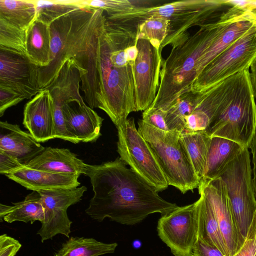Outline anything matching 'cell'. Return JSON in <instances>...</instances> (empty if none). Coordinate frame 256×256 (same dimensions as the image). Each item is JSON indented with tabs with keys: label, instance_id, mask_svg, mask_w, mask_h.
<instances>
[{
	"label": "cell",
	"instance_id": "6da1fadb",
	"mask_svg": "<svg viewBox=\"0 0 256 256\" xmlns=\"http://www.w3.org/2000/svg\"><path fill=\"white\" fill-rule=\"evenodd\" d=\"M106 21L104 10L82 6L50 24V64L38 67L40 90L50 85L66 62L72 58L84 74L80 86L84 100L92 108H97L99 46Z\"/></svg>",
	"mask_w": 256,
	"mask_h": 256
},
{
	"label": "cell",
	"instance_id": "7a4b0ae2",
	"mask_svg": "<svg viewBox=\"0 0 256 256\" xmlns=\"http://www.w3.org/2000/svg\"><path fill=\"white\" fill-rule=\"evenodd\" d=\"M94 196L86 214L98 222L109 218L122 224L134 225L148 215L168 214L178 207L160 197L120 159L98 165L88 164Z\"/></svg>",
	"mask_w": 256,
	"mask_h": 256
},
{
	"label": "cell",
	"instance_id": "3957f363",
	"mask_svg": "<svg viewBox=\"0 0 256 256\" xmlns=\"http://www.w3.org/2000/svg\"><path fill=\"white\" fill-rule=\"evenodd\" d=\"M138 40L136 28L106 20L100 42L97 108L104 111L116 127L136 112L133 68Z\"/></svg>",
	"mask_w": 256,
	"mask_h": 256
},
{
	"label": "cell",
	"instance_id": "277c9868",
	"mask_svg": "<svg viewBox=\"0 0 256 256\" xmlns=\"http://www.w3.org/2000/svg\"><path fill=\"white\" fill-rule=\"evenodd\" d=\"M228 22L206 23L184 42L172 48L162 60L160 85L150 108L167 109L182 94L192 90L201 57Z\"/></svg>",
	"mask_w": 256,
	"mask_h": 256
},
{
	"label": "cell",
	"instance_id": "5b68a950",
	"mask_svg": "<svg viewBox=\"0 0 256 256\" xmlns=\"http://www.w3.org/2000/svg\"><path fill=\"white\" fill-rule=\"evenodd\" d=\"M226 6V0H183L160 6L136 7L127 13L106 15V18L113 24L133 28L149 18L168 20V32L160 46L162 52L166 46L170 45L173 48L184 42L190 36L188 32L190 28L206 24L216 12Z\"/></svg>",
	"mask_w": 256,
	"mask_h": 256
},
{
	"label": "cell",
	"instance_id": "8992f818",
	"mask_svg": "<svg viewBox=\"0 0 256 256\" xmlns=\"http://www.w3.org/2000/svg\"><path fill=\"white\" fill-rule=\"evenodd\" d=\"M256 130V104L249 69L231 76L216 116L207 132L250 148Z\"/></svg>",
	"mask_w": 256,
	"mask_h": 256
},
{
	"label": "cell",
	"instance_id": "52a82bcc",
	"mask_svg": "<svg viewBox=\"0 0 256 256\" xmlns=\"http://www.w3.org/2000/svg\"><path fill=\"white\" fill-rule=\"evenodd\" d=\"M138 126V132L152 151L168 186L183 194L198 188L200 180L180 140L182 132L176 130L164 131L142 119Z\"/></svg>",
	"mask_w": 256,
	"mask_h": 256
},
{
	"label": "cell",
	"instance_id": "ba28073f",
	"mask_svg": "<svg viewBox=\"0 0 256 256\" xmlns=\"http://www.w3.org/2000/svg\"><path fill=\"white\" fill-rule=\"evenodd\" d=\"M248 148H244L220 176L225 184L240 247L256 212V198Z\"/></svg>",
	"mask_w": 256,
	"mask_h": 256
},
{
	"label": "cell",
	"instance_id": "9c48e42d",
	"mask_svg": "<svg viewBox=\"0 0 256 256\" xmlns=\"http://www.w3.org/2000/svg\"><path fill=\"white\" fill-rule=\"evenodd\" d=\"M117 151L120 159L158 192L165 190L168 183L148 144L136 129L131 118L116 127Z\"/></svg>",
	"mask_w": 256,
	"mask_h": 256
},
{
	"label": "cell",
	"instance_id": "30bf717a",
	"mask_svg": "<svg viewBox=\"0 0 256 256\" xmlns=\"http://www.w3.org/2000/svg\"><path fill=\"white\" fill-rule=\"evenodd\" d=\"M256 56V26L228 47L199 74L192 90L203 92L246 69Z\"/></svg>",
	"mask_w": 256,
	"mask_h": 256
},
{
	"label": "cell",
	"instance_id": "8fae6325",
	"mask_svg": "<svg viewBox=\"0 0 256 256\" xmlns=\"http://www.w3.org/2000/svg\"><path fill=\"white\" fill-rule=\"evenodd\" d=\"M156 228L159 238L173 255L192 256L198 238L197 200L162 215Z\"/></svg>",
	"mask_w": 256,
	"mask_h": 256
},
{
	"label": "cell",
	"instance_id": "7c38bea8",
	"mask_svg": "<svg viewBox=\"0 0 256 256\" xmlns=\"http://www.w3.org/2000/svg\"><path fill=\"white\" fill-rule=\"evenodd\" d=\"M86 190V186H82L38 192L44 213V220L37 232L42 242L59 234L69 238L72 222L68 218L67 210L81 200Z\"/></svg>",
	"mask_w": 256,
	"mask_h": 256
},
{
	"label": "cell",
	"instance_id": "4fadbf2b",
	"mask_svg": "<svg viewBox=\"0 0 256 256\" xmlns=\"http://www.w3.org/2000/svg\"><path fill=\"white\" fill-rule=\"evenodd\" d=\"M138 53L134 64L136 112L148 108L156 98L160 85L162 52L144 39H138Z\"/></svg>",
	"mask_w": 256,
	"mask_h": 256
},
{
	"label": "cell",
	"instance_id": "5bb4252c",
	"mask_svg": "<svg viewBox=\"0 0 256 256\" xmlns=\"http://www.w3.org/2000/svg\"><path fill=\"white\" fill-rule=\"evenodd\" d=\"M0 88L34 98L41 91L38 67L26 54L0 46Z\"/></svg>",
	"mask_w": 256,
	"mask_h": 256
},
{
	"label": "cell",
	"instance_id": "9a60e30c",
	"mask_svg": "<svg viewBox=\"0 0 256 256\" xmlns=\"http://www.w3.org/2000/svg\"><path fill=\"white\" fill-rule=\"evenodd\" d=\"M84 76L75 60L70 58L63 64L54 81L45 88L49 91L53 102L56 138L67 141L70 139L65 124L62 106L71 100L84 101L80 92Z\"/></svg>",
	"mask_w": 256,
	"mask_h": 256
},
{
	"label": "cell",
	"instance_id": "2e32d148",
	"mask_svg": "<svg viewBox=\"0 0 256 256\" xmlns=\"http://www.w3.org/2000/svg\"><path fill=\"white\" fill-rule=\"evenodd\" d=\"M198 189L206 197L213 208L228 256H233L240 247L224 183L220 177L202 180Z\"/></svg>",
	"mask_w": 256,
	"mask_h": 256
},
{
	"label": "cell",
	"instance_id": "e0dca14e",
	"mask_svg": "<svg viewBox=\"0 0 256 256\" xmlns=\"http://www.w3.org/2000/svg\"><path fill=\"white\" fill-rule=\"evenodd\" d=\"M62 113L67 131L75 144L94 142L100 136L104 118L84 101L66 102Z\"/></svg>",
	"mask_w": 256,
	"mask_h": 256
},
{
	"label": "cell",
	"instance_id": "ac0fdd59",
	"mask_svg": "<svg viewBox=\"0 0 256 256\" xmlns=\"http://www.w3.org/2000/svg\"><path fill=\"white\" fill-rule=\"evenodd\" d=\"M22 124L38 142L56 138L53 102L47 89L26 104Z\"/></svg>",
	"mask_w": 256,
	"mask_h": 256
},
{
	"label": "cell",
	"instance_id": "d6986e66",
	"mask_svg": "<svg viewBox=\"0 0 256 256\" xmlns=\"http://www.w3.org/2000/svg\"><path fill=\"white\" fill-rule=\"evenodd\" d=\"M45 148L18 124L0 122V149L26 165Z\"/></svg>",
	"mask_w": 256,
	"mask_h": 256
},
{
	"label": "cell",
	"instance_id": "ffe728a7",
	"mask_svg": "<svg viewBox=\"0 0 256 256\" xmlns=\"http://www.w3.org/2000/svg\"><path fill=\"white\" fill-rule=\"evenodd\" d=\"M80 176L54 173L31 168L24 165L6 177L28 190L39 192L56 188L78 187Z\"/></svg>",
	"mask_w": 256,
	"mask_h": 256
},
{
	"label": "cell",
	"instance_id": "44dd1931",
	"mask_svg": "<svg viewBox=\"0 0 256 256\" xmlns=\"http://www.w3.org/2000/svg\"><path fill=\"white\" fill-rule=\"evenodd\" d=\"M230 76L203 91L202 98L192 112L184 119V130L207 131L216 116L229 84Z\"/></svg>",
	"mask_w": 256,
	"mask_h": 256
},
{
	"label": "cell",
	"instance_id": "7402d4cb",
	"mask_svg": "<svg viewBox=\"0 0 256 256\" xmlns=\"http://www.w3.org/2000/svg\"><path fill=\"white\" fill-rule=\"evenodd\" d=\"M88 165L68 149L47 147L26 166L54 173L80 176L86 174Z\"/></svg>",
	"mask_w": 256,
	"mask_h": 256
},
{
	"label": "cell",
	"instance_id": "603a6c76",
	"mask_svg": "<svg viewBox=\"0 0 256 256\" xmlns=\"http://www.w3.org/2000/svg\"><path fill=\"white\" fill-rule=\"evenodd\" d=\"M255 26L256 18L250 12L228 21L201 57L197 76L214 58Z\"/></svg>",
	"mask_w": 256,
	"mask_h": 256
},
{
	"label": "cell",
	"instance_id": "cb8c5ba5",
	"mask_svg": "<svg viewBox=\"0 0 256 256\" xmlns=\"http://www.w3.org/2000/svg\"><path fill=\"white\" fill-rule=\"evenodd\" d=\"M244 148L232 140L212 136L206 171L200 181L210 180L219 178L228 164Z\"/></svg>",
	"mask_w": 256,
	"mask_h": 256
},
{
	"label": "cell",
	"instance_id": "d4e9b609",
	"mask_svg": "<svg viewBox=\"0 0 256 256\" xmlns=\"http://www.w3.org/2000/svg\"><path fill=\"white\" fill-rule=\"evenodd\" d=\"M44 218V207L40 194L36 191L27 195L22 201L12 203V206L0 204V220L8 223L19 221L30 222L36 221L42 223Z\"/></svg>",
	"mask_w": 256,
	"mask_h": 256
},
{
	"label": "cell",
	"instance_id": "484cf974",
	"mask_svg": "<svg viewBox=\"0 0 256 256\" xmlns=\"http://www.w3.org/2000/svg\"><path fill=\"white\" fill-rule=\"evenodd\" d=\"M200 195L197 200L198 206V238L220 250L228 256L220 228L213 208L204 194Z\"/></svg>",
	"mask_w": 256,
	"mask_h": 256
},
{
	"label": "cell",
	"instance_id": "4316f807",
	"mask_svg": "<svg viewBox=\"0 0 256 256\" xmlns=\"http://www.w3.org/2000/svg\"><path fill=\"white\" fill-rule=\"evenodd\" d=\"M50 26L36 19L27 32L26 56L38 67H46L50 64Z\"/></svg>",
	"mask_w": 256,
	"mask_h": 256
},
{
	"label": "cell",
	"instance_id": "83f0119b",
	"mask_svg": "<svg viewBox=\"0 0 256 256\" xmlns=\"http://www.w3.org/2000/svg\"><path fill=\"white\" fill-rule=\"evenodd\" d=\"M212 136L206 131L183 130L180 140L200 181L204 174Z\"/></svg>",
	"mask_w": 256,
	"mask_h": 256
},
{
	"label": "cell",
	"instance_id": "f1b7e54d",
	"mask_svg": "<svg viewBox=\"0 0 256 256\" xmlns=\"http://www.w3.org/2000/svg\"><path fill=\"white\" fill-rule=\"evenodd\" d=\"M36 18L34 0H0V20L10 26L28 32Z\"/></svg>",
	"mask_w": 256,
	"mask_h": 256
},
{
	"label": "cell",
	"instance_id": "f546056e",
	"mask_svg": "<svg viewBox=\"0 0 256 256\" xmlns=\"http://www.w3.org/2000/svg\"><path fill=\"white\" fill-rule=\"evenodd\" d=\"M116 242L104 243L93 238L71 237L54 256H100L114 253Z\"/></svg>",
	"mask_w": 256,
	"mask_h": 256
},
{
	"label": "cell",
	"instance_id": "4dcf8cb0",
	"mask_svg": "<svg viewBox=\"0 0 256 256\" xmlns=\"http://www.w3.org/2000/svg\"><path fill=\"white\" fill-rule=\"evenodd\" d=\"M202 95V92L189 90L182 94L166 111V122L170 130H184L185 118L190 115Z\"/></svg>",
	"mask_w": 256,
	"mask_h": 256
},
{
	"label": "cell",
	"instance_id": "1f68e13d",
	"mask_svg": "<svg viewBox=\"0 0 256 256\" xmlns=\"http://www.w3.org/2000/svg\"><path fill=\"white\" fill-rule=\"evenodd\" d=\"M36 19L48 25L62 16L82 6L80 0H34Z\"/></svg>",
	"mask_w": 256,
	"mask_h": 256
},
{
	"label": "cell",
	"instance_id": "d6a6232c",
	"mask_svg": "<svg viewBox=\"0 0 256 256\" xmlns=\"http://www.w3.org/2000/svg\"><path fill=\"white\" fill-rule=\"evenodd\" d=\"M170 22L162 18H149L136 27L138 39H144L160 48L168 36Z\"/></svg>",
	"mask_w": 256,
	"mask_h": 256
},
{
	"label": "cell",
	"instance_id": "836d02e7",
	"mask_svg": "<svg viewBox=\"0 0 256 256\" xmlns=\"http://www.w3.org/2000/svg\"><path fill=\"white\" fill-rule=\"evenodd\" d=\"M80 4L84 6L102 8L106 16L126 14L136 7L132 0H80Z\"/></svg>",
	"mask_w": 256,
	"mask_h": 256
},
{
	"label": "cell",
	"instance_id": "e575fe53",
	"mask_svg": "<svg viewBox=\"0 0 256 256\" xmlns=\"http://www.w3.org/2000/svg\"><path fill=\"white\" fill-rule=\"evenodd\" d=\"M233 256H256V212L243 244Z\"/></svg>",
	"mask_w": 256,
	"mask_h": 256
},
{
	"label": "cell",
	"instance_id": "d590c367",
	"mask_svg": "<svg viewBox=\"0 0 256 256\" xmlns=\"http://www.w3.org/2000/svg\"><path fill=\"white\" fill-rule=\"evenodd\" d=\"M142 120L160 130H170L166 122V111L163 110L149 108L143 112Z\"/></svg>",
	"mask_w": 256,
	"mask_h": 256
},
{
	"label": "cell",
	"instance_id": "8d00e7d4",
	"mask_svg": "<svg viewBox=\"0 0 256 256\" xmlns=\"http://www.w3.org/2000/svg\"><path fill=\"white\" fill-rule=\"evenodd\" d=\"M23 166L24 164L17 158L0 149V174H1L6 176Z\"/></svg>",
	"mask_w": 256,
	"mask_h": 256
},
{
	"label": "cell",
	"instance_id": "74e56055",
	"mask_svg": "<svg viewBox=\"0 0 256 256\" xmlns=\"http://www.w3.org/2000/svg\"><path fill=\"white\" fill-rule=\"evenodd\" d=\"M22 246L16 239L4 234L0 236V256H15Z\"/></svg>",
	"mask_w": 256,
	"mask_h": 256
},
{
	"label": "cell",
	"instance_id": "f35d334b",
	"mask_svg": "<svg viewBox=\"0 0 256 256\" xmlns=\"http://www.w3.org/2000/svg\"><path fill=\"white\" fill-rule=\"evenodd\" d=\"M24 99L20 95L0 88V116H2L8 108L16 105Z\"/></svg>",
	"mask_w": 256,
	"mask_h": 256
},
{
	"label": "cell",
	"instance_id": "ab89813d",
	"mask_svg": "<svg viewBox=\"0 0 256 256\" xmlns=\"http://www.w3.org/2000/svg\"><path fill=\"white\" fill-rule=\"evenodd\" d=\"M192 256H226L220 250L210 246L200 238L194 248Z\"/></svg>",
	"mask_w": 256,
	"mask_h": 256
},
{
	"label": "cell",
	"instance_id": "60d3db41",
	"mask_svg": "<svg viewBox=\"0 0 256 256\" xmlns=\"http://www.w3.org/2000/svg\"><path fill=\"white\" fill-rule=\"evenodd\" d=\"M249 148H250L252 154V162L253 164L252 170L253 174L252 181L256 198V130Z\"/></svg>",
	"mask_w": 256,
	"mask_h": 256
},
{
	"label": "cell",
	"instance_id": "b9f144b4",
	"mask_svg": "<svg viewBox=\"0 0 256 256\" xmlns=\"http://www.w3.org/2000/svg\"><path fill=\"white\" fill-rule=\"evenodd\" d=\"M250 82L254 97L256 98V56L252 62L250 66Z\"/></svg>",
	"mask_w": 256,
	"mask_h": 256
},
{
	"label": "cell",
	"instance_id": "7bdbcfd3",
	"mask_svg": "<svg viewBox=\"0 0 256 256\" xmlns=\"http://www.w3.org/2000/svg\"><path fill=\"white\" fill-rule=\"evenodd\" d=\"M247 10L250 12L256 18V0H248Z\"/></svg>",
	"mask_w": 256,
	"mask_h": 256
}]
</instances>
